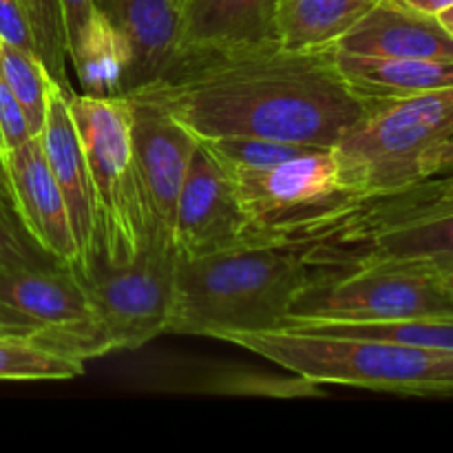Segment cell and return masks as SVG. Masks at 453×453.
I'll list each match as a JSON object with an SVG mask.
<instances>
[{"label": "cell", "instance_id": "6da1fadb", "mask_svg": "<svg viewBox=\"0 0 453 453\" xmlns=\"http://www.w3.org/2000/svg\"><path fill=\"white\" fill-rule=\"evenodd\" d=\"M171 115L197 140L268 137L332 149L374 100L341 73L334 47L279 38L180 44L162 71L124 93Z\"/></svg>", "mask_w": 453, "mask_h": 453}, {"label": "cell", "instance_id": "7a4b0ae2", "mask_svg": "<svg viewBox=\"0 0 453 453\" xmlns=\"http://www.w3.org/2000/svg\"><path fill=\"white\" fill-rule=\"evenodd\" d=\"M312 270V243L261 242L180 257L168 332L226 341L283 327Z\"/></svg>", "mask_w": 453, "mask_h": 453}, {"label": "cell", "instance_id": "3957f363", "mask_svg": "<svg viewBox=\"0 0 453 453\" xmlns=\"http://www.w3.org/2000/svg\"><path fill=\"white\" fill-rule=\"evenodd\" d=\"M226 341L317 385L405 396H453L451 349L303 327L243 332Z\"/></svg>", "mask_w": 453, "mask_h": 453}, {"label": "cell", "instance_id": "277c9868", "mask_svg": "<svg viewBox=\"0 0 453 453\" xmlns=\"http://www.w3.org/2000/svg\"><path fill=\"white\" fill-rule=\"evenodd\" d=\"M314 264L425 261L453 265V173L361 197L319 242Z\"/></svg>", "mask_w": 453, "mask_h": 453}, {"label": "cell", "instance_id": "5b68a950", "mask_svg": "<svg viewBox=\"0 0 453 453\" xmlns=\"http://www.w3.org/2000/svg\"><path fill=\"white\" fill-rule=\"evenodd\" d=\"M71 115L82 142L96 217V259L122 265L149 243V206L142 190L131 142V102L127 96L69 93Z\"/></svg>", "mask_w": 453, "mask_h": 453}, {"label": "cell", "instance_id": "8992f818", "mask_svg": "<svg viewBox=\"0 0 453 453\" xmlns=\"http://www.w3.org/2000/svg\"><path fill=\"white\" fill-rule=\"evenodd\" d=\"M453 317L441 270L425 261L314 265L283 327Z\"/></svg>", "mask_w": 453, "mask_h": 453}, {"label": "cell", "instance_id": "52a82bcc", "mask_svg": "<svg viewBox=\"0 0 453 453\" xmlns=\"http://www.w3.org/2000/svg\"><path fill=\"white\" fill-rule=\"evenodd\" d=\"M453 135V87L374 100L332 146L357 197L389 193L420 180V162Z\"/></svg>", "mask_w": 453, "mask_h": 453}, {"label": "cell", "instance_id": "ba28073f", "mask_svg": "<svg viewBox=\"0 0 453 453\" xmlns=\"http://www.w3.org/2000/svg\"><path fill=\"white\" fill-rule=\"evenodd\" d=\"M228 175L250 243H314L361 199L345 184L334 149L323 146L264 171Z\"/></svg>", "mask_w": 453, "mask_h": 453}, {"label": "cell", "instance_id": "9c48e42d", "mask_svg": "<svg viewBox=\"0 0 453 453\" xmlns=\"http://www.w3.org/2000/svg\"><path fill=\"white\" fill-rule=\"evenodd\" d=\"M180 252L171 234H150L133 261L109 265L93 259L78 268L113 352L137 349L166 334L175 305Z\"/></svg>", "mask_w": 453, "mask_h": 453}, {"label": "cell", "instance_id": "30bf717a", "mask_svg": "<svg viewBox=\"0 0 453 453\" xmlns=\"http://www.w3.org/2000/svg\"><path fill=\"white\" fill-rule=\"evenodd\" d=\"M0 310L27 336L82 363L113 352L75 265L51 261L0 273Z\"/></svg>", "mask_w": 453, "mask_h": 453}, {"label": "cell", "instance_id": "8fae6325", "mask_svg": "<svg viewBox=\"0 0 453 453\" xmlns=\"http://www.w3.org/2000/svg\"><path fill=\"white\" fill-rule=\"evenodd\" d=\"M173 242L181 259H199L250 243V228L239 203L233 177L199 142L180 199Z\"/></svg>", "mask_w": 453, "mask_h": 453}, {"label": "cell", "instance_id": "7c38bea8", "mask_svg": "<svg viewBox=\"0 0 453 453\" xmlns=\"http://www.w3.org/2000/svg\"><path fill=\"white\" fill-rule=\"evenodd\" d=\"M131 142L149 206L150 234H171L177 199L199 140L177 119L146 102L131 100Z\"/></svg>", "mask_w": 453, "mask_h": 453}, {"label": "cell", "instance_id": "4fadbf2b", "mask_svg": "<svg viewBox=\"0 0 453 453\" xmlns=\"http://www.w3.org/2000/svg\"><path fill=\"white\" fill-rule=\"evenodd\" d=\"M4 171L12 186L18 219L35 246L53 261L80 265V250L71 228L69 211L49 168L38 135L4 153Z\"/></svg>", "mask_w": 453, "mask_h": 453}, {"label": "cell", "instance_id": "5bb4252c", "mask_svg": "<svg viewBox=\"0 0 453 453\" xmlns=\"http://www.w3.org/2000/svg\"><path fill=\"white\" fill-rule=\"evenodd\" d=\"M334 49L370 58L453 60V34L438 16L418 12L405 0H379L336 40Z\"/></svg>", "mask_w": 453, "mask_h": 453}, {"label": "cell", "instance_id": "9a60e30c", "mask_svg": "<svg viewBox=\"0 0 453 453\" xmlns=\"http://www.w3.org/2000/svg\"><path fill=\"white\" fill-rule=\"evenodd\" d=\"M66 96L69 93L53 84L49 93L47 118L38 137L69 211L71 228L80 250V265L75 268H87L96 259V217L87 159Z\"/></svg>", "mask_w": 453, "mask_h": 453}, {"label": "cell", "instance_id": "2e32d148", "mask_svg": "<svg viewBox=\"0 0 453 453\" xmlns=\"http://www.w3.org/2000/svg\"><path fill=\"white\" fill-rule=\"evenodd\" d=\"M93 9L131 44L124 93L153 80L180 47L181 13L175 0H93Z\"/></svg>", "mask_w": 453, "mask_h": 453}, {"label": "cell", "instance_id": "e0dca14e", "mask_svg": "<svg viewBox=\"0 0 453 453\" xmlns=\"http://www.w3.org/2000/svg\"><path fill=\"white\" fill-rule=\"evenodd\" d=\"M279 0H184L180 44L277 38Z\"/></svg>", "mask_w": 453, "mask_h": 453}, {"label": "cell", "instance_id": "ac0fdd59", "mask_svg": "<svg viewBox=\"0 0 453 453\" xmlns=\"http://www.w3.org/2000/svg\"><path fill=\"white\" fill-rule=\"evenodd\" d=\"M341 73L370 100L405 97L453 87V60L370 58L336 51Z\"/></svg>", "mask_w": 453, "mask_h": 453}, {"label": "cell", "instance_id": "d6986e66", "mask_svg": "<svg viewBox=\"0 0 453 453\" xmlns=\"http://www.w3.org/2000/svg\"><path fill=\"white\" fill-rule=\"evenodd\" d=\"M131 62L128 40L100 12L69 44V65L88 96H122Z\"/></svg>", "mask_w": 453, "mask_h": 453}, {"label": "cell", "instance_id": "ffe728a7", "mask_svg": "<svg viewBox=\"0 0 453 453\" xmlns=\"http://www.w3.org/2000/svg\"><path fill=\"white\" fill-rule=\"evenodd\" d=\"M379 0H279L277 38L286 47H334Z\"/></svg>", "mask_w": 453, "mask_h": 453}, {"label": "cell", "instance_id": "44dd1931", "mask_svg": "<svg viewBox=\"0 0 453 453\" xmlns=\"http://www.w3.org/2000/svg\"><path fill=\"white\" fill-rule=\"evenodd\" d=\"M82 374V361L31 336H0V380H69Z\"/></svg>", "mask_w": 453, "mask_h": 453}, {"label": "cell", "instance_id": "7402d4cb", "mask_svg": "<svg viewBox=\"0 0 453 453\" xmlns=\"http://www.w3.org/2000/svg\"><path fill=\"white\" fill-rule=\"evenodd\" d=\"M29 22L35 56L42 62L49 78L66 93H73L69 82V40L62 0H20Z\"/></svg>", "mask_w": 453, "mask_h": 453}, {"label": "cell", "instance_id": "603a6c76", "mask_svg": "<svg viewBox=\"0 0 453 453\" xmlns=\"http://www.w3.org/2000/svg\"><path fill=\"white\" fill-rule=\"evenodd\" d=\"M0 73L25 111L31 133L40 135L47 118L49 93L56 82L49 78L35 53L12 47L3 40H0Z\"/></svg>", "mask_w": 453, "mask_h": 453}, {"label": "cell", "instance_id": "cb8c5ba5", "mask_svg": "<svg viewBox=\"0 0 453 453\" xmlns=\"http://www.w3.org/2000/svg\"><path fill=\"white\" fill-rule=\"evenodd\" d=\"M303 330L332 332L365 339H388L398 343L420 345V348L451 349L453 352V317L401 319V321L379 323H334V326H299Z\"/></svg>", "mask_w": 453, "mask_h": 453}, {"label": "cell", "instance_id": "d4e9b609", "mask_svg": "<svg viewBox=\"0 0 453 453\" xmlns=\"http://www.w3.org/2000/svg\"><path fill=\"white\" fill-rule=\"evenodd\" d=\"M203 149L219 162L226 173H246V171H264V168L277 166L288 162L296 155L312 150L317 146L292 144V142L268 140V137H250V135H228V137H211V140H199Z\"/></svg>", "mask_w": 453, "mask_h": 453}, {"label": "cell", "instance_id": "484cf974", "mask_svg": "<svg viewBox=\"0 0 453 453\" xmlns=\"http://www.w3.org/2000/svg\"><path fill=\"white\" fill-rule=\"evenodd\" d=\"M292 374V372H290ZM197 389L212 394H233V396H273V398H296V396H321L317 383L299 374L274 376L268 372H217L215 376L203 380Z\"/></svg>", "mask_w": 453, "mask_h": 453}, {"label": "cell", "instance_id": "4316f807", "mask_svg": "<svg viewBox=\"0 0 453 453\" xmlns=\"http://www.w3.org/2000/svg\"><path fill=\"white\" fill-rule=\"evenodd\" d=\"M51 257L35 246L18 219L16 211L0 202V273L38 268L51 264Z\"/></svg>", "mask_w": 453, "mask_h": 453}, {"label": "cell", "instance_id": "83f0119b", "mask_svg": "<svg viewBox=\"0 0 453 453\" xmlns=\"http://www.w3.org/2000/svg\"><path fill=\"white\" fill-rule=\"evenodd\" d=\"M31 137H34V133L27 122L25 111L18 104L16 96L0 73V150H3V159L7 150L25 144Z\"/></svg>", "mask_w": 453, "mask_h": 453}, {"label": "cell", "instance_id": "f1b7e54d", "mask_svg": "<svg viewBox=\"0 0 453 453\" xmlns=\"http://www.w3.org/2000/svg\"><path fill=\"white\" fill-rule=\"evenodd\" d=\"M0 40L12 47L35 53L29 22L20 7V0H0Z\"/></svg>", "mask_w": 453, "mask_h": 453}, {"label": "cell", "instance_id": "f546056e", "mask_svg": "<svg viewBox=\"0 0 453 453\" xmlns=\"http://www.w3.org/2000/svg\"><path fill=\"white\" fill-rule=\"evenodd\" d=\"M62 9H65L66 40L71 44L82 34V29L88 25L96 9H93V0H62Z\"/></svg>", "mask_w": 453, "mask_h": 453}, {"label": "cell", "instance_id": "4dcf8cb0", "mask_svg": "<svg viewBox=\"0 0 453 453\" xmlns=\"http://www.w3.org/2000/svg\"><path fill=\"white\" fill-rule=\"evenodd\" d=\"M442 173H453V135L449 140L441 142L436 149L429 150L423 162H420V180L442 175Z\"/></svg>", "mask_w": 453, "mask_h": 453}, {"label": "cell", "instance_id": "1f68e13d", "mask_svg": "<svg viewBox=\"0 0 453 453\" xmlns=\"http://www.w3.org/2000/svg\"><path fill=\"white\" fill-rule=\"evenodd\" d=\"M405 3L418 12L429 13V16H438V13L453 7V0H405Z\"/></svg>", "mask_w": 453, "mask_h": 453}, {"label": "cell", "instance_id": "d6a6232c", "mask_svg": "<svg viewBox=\"0 0 453 453\" xmlns=\"http://www.w3.org/2000/svg\"><path fill=\"white\" fill-rule=\"evenodd\" d=\"M0 202L7 203L9 208H13V211H16V206H13L12 186H9L7 171H4V159H3V153H0ZM16 215H18V212H16Z\"/></svg>", "mask_w": 453, "mask_h": 453}, {"label": "cell", "instance_id": "836d02e7", "mask_svg": "<svg viewBox=\"0 0 453 453\" xmlns=\"http://www.w3.org/2000/svg\"><path fill=\"white\" fill-rule=\"evenodd\" d=\"M0 336H27L25 330L3 310H0Z\"/></svg>", "mask_w": 453, "mask_h": 453}, {"label": "cell", "instance_id": "e575fe53", "mask_svg": "<svg viewBox=\"0 0 453 453\" xmlns=\"http://www.w3.org/2000/svg\"><path fill=\"white\" fill-rule=\"evenodd\" d=\"M441 277H442V283H445L447 295H449L451 301H453V265H447V268H442Z\"/></svg>", "mask_w": 453, "mask_h": 453}, {"label": "cell", "instance_id": "d590c367", "mask_svg": "<svg viewBox=\"0 0 453 453\" xmlns=\"http://www.w3.org/2000/svg\"><path fill=\"white\" fill-rule=\"evenodd\" d=\"M438 20L442 22V25L447 27V29L451 31L453 34V7H449L447 9V12H442V13H438Z\"/></svg>", "mask_w": 453, "mask_h": 453}, {"label": "cell", "instance_id": "8d00e7d4", "mask_svg": "<svg viewBox=\"0 0 453 453\" xmlns=\"http://www.w3.org/2000/svg\"><path fill=\"white\" fill-rule=\"evenodd\" d=\"M175 3H177V4H180V7H181V3H184V0H175Z\"/></svg>", "mask_w": 453, "mask_h": 453}, {"label": "cell", "instance_id": "74e56055", "mask_svg": "<svg viewBox=\"0 0 453 453\" xmlns=\"http://www.w3.org/2000/svg\"><path fill=\"white\" fill-rule=\"evenodd\" d=\"M0 153H3V150H0Z\"/></svg>", "mask_w": 453, "mask_h": 453}]
</instances>
